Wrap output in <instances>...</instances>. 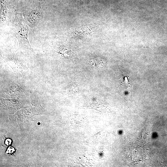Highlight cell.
I'll return each mask as SVG.
<instances>
[{"label": "cell", "mask_w": 167, "mask_h": 167, "mask_svg": "<svg viewBox=\"0 0 167 167\" xmlns=\"http://www.w3.org/2000/svg\"><path fill=\"white\" fill-rule=\"evenodd\" d=\"M16 19L15 31V35L21 43L27 48L30 49L28 37V27L23 21L20 15L17 16Z\"/></svg>", "instance_id": "obj_1"}, {"label": "cell", "mask_w": 167, "mask_h": 167, "mask_svg": "<svg viewBox=\"0 0 167 167\" xmlns=\"http://www.w3.org/2000/svg\"><path fill=\"white\" fill-rule=\"evenodd\" d=\"M14 151L15 150L14 148L12 147H10L7 149L6 152L7 153L10 154L14 152Z\"/></svg>", "instance_id": "obj_2"}, {"label": "cell", "mask_w": 167, "mask_h": 167, "mask_svg": "<svg viewBox=\"0 0 167 167\" xmlns=\"http://www.w3.org/2000/svg\"><path fill=\"white\" fill-rule=\"evenodd\" d=\"M11 142V141L10 139H7L5 141V143L7 145H10Z\"/></svg>", "instance_id": "obj_3"}]
</instances>
